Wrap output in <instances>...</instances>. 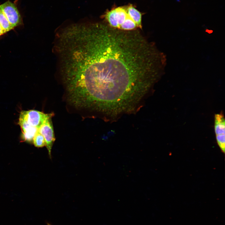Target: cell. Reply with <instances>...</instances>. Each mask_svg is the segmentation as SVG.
Instances as JSON below:
<instances>
[{
	"instance_id": "6da1fadb",
	"label": "cell",
	"mask_w": 225,
	"mask_h": 225,
	"mask_svg": "<svg viewBox=\"0 0 225 225\" xmlns=\"http://www.w3.org/2000/svg\"><path fill=\"white\" fill-rule=\"evenodd\" d=\"M165 64L163 54L136 30L93 24L72 58L76 96L97 112L127 111L140 103Z\"/></svg>"
},
{
	"instance_id": "7a4b0ae2",
	"label": "cell",
	"mask_w": 225,
	"mask_h": 225,
	"mask_svg": "<svg viewBox=\"0 0 225 225\" xmlns=\"http://www.w3.org/2000/svg\"><path fill=\"white\" fill-rule=\"evenodd\" d=\"M142 13L131 4L108 10L103 17L108 25L118 30L130 31L142 27Z\"/></svg>"
},
{
	"instance_id": "3957f363",
	"label": "cell",
	"mask_w": 225,
	"mask_h": 225,
	"mask_svg": "<svg viewBox=\"0 0 225 225\" xmlns=\"http://www.w3.org/2000/svg\"><path fill=\"white\" fill-rule=\"evenodd\" d=\"M53 113H45L34 110L22 111L19 116V119L25 121L29 125L38 129L48 118H52Z\"/></svg>"
},
{
	"instance_id": "277c9868",
	"label": "cell",
	"mask_w": 225,
	"mask_h": 225,
	"mask_svg": "<svg viewBox=\"0 0 225 225\" xmlns=\"http://www.w3.org/2000/svg\"><path fill=\"white\" fill-rule=\"evenodd\" d=\"M0 9L14 28L22 24V18L14 3L8 1L0 5Z\"/></svg>"
},
{
	"instance_id": "5b68a950",
	"label": "cell",
	"mask_w": 225,
	"mask_h": 225,
	"mask_svg": "<svg viewBox=\"0 0 225 225\" xmlns=\"http://www.w3.org/2000/svg\"><path fill=\"white\" fill-rule=\"evenodd\" d=\"M38 132L44 137L48 154L51 158V150L55 140L52 118L47 119L38 129Z\"/></svg>"
},
{
	"instance_id": "8992f818",
	"label": "cell",
	"mask_w": 225,
	"mask_h": 225,
	"mask_svg": "<svg viewBox=\"0 0 225 225\" xmlns=\"http://www.w3.org/2000/svg\"><path fill=\"white\" fill-rule=\"evenodd\" d=\"M18 123L22 129L23 140L28 142L33 140L38 129L29 125L25 121L19 118Z\"/></svg>"
},
{
	"instance_id": "52a82bcc",
	"label": "cell",
	"mask_w": 225,
	"mask_h": 225,
	"mask_svg": "<svg viewBox=\"0 0 225 225\" xmlns=\"http://www.w3.org/2000/svg\"><path fill=\"white\" fill-rule=\"evenodd\" d=\"M214 129L216 136L225 135V121L222 112L214 116Z\"/></svg>"
},
{
	"instance_id": "ba28073f",
	"label": "cell",
	"mask_w": 225,
	"mask_h": 225,
	"mask_svg": "<svg viewBox=\"0 0 225 225\" xmlns=\"http://www.w3.org/2000/svg\"><path fill=\"white\" fill-rule=\"evenodd\" d=\"M0 26L5 33L13 29L14 28L9 23L4 14L0 9Z\"/></svg>"
},
{
	"instance_id": "9c48e42d",
	"label": "cell",
	"mask_w": 225,
	"mask_h": 225,
	"mask_svg": "<svg viewBox=\"0 0 225 225\" xmlns=\"http://www.w3.org/2000/svg\"><path fill=\"white\" fill-rule=\"evenodd\" d=\"M33 141L34 145L36 147L42 148L46 145V141L44 137L38 131L35 135Z\"/></svg>"
},
{
	"instance_id": "30bf717a",
	"label": "cell",
	"mask_w": 225,
	"mask_h": 225,
	"mask_svg": "<svg viewBox=\"0 0 225 225\" xmlns=\"http://www.w3.org/2000/svg\"><path fill=\"white\" fill-rule=\"evenodd\" d=\"M216 139L218 144L223 152H225V135L217 136Z\"/></svg>"
},
{
	"instance_id": "8fae6325",
	"label": "cell",
	"mask_w": 225,
	"mask_h": 225,
	"mask_svg": "<svg viewBox=\"0 0 225 225\" xmlns=\"http://www.w3.org/2000/svg\"><path fill=\"white\" fill-rule=\"evenodd\" d=\"M5 33L0 26V36Z\"/></svg>"
},
{
	"instance_id": "7c38bea8",
	"label": "cell",
	"mask_w": 225,
	"mask_h": 225,
	"mask_svg": "<svg viewBox=\"0 0 225 225\" xmlns=\"http://www.w3.org/2000/svg\"><path fill=\"white\" fill-rule=\"evenodd\" d=\"M47 225H52L51 224H50L48 222H47Z\"/></svg>"
}]
</instances>
